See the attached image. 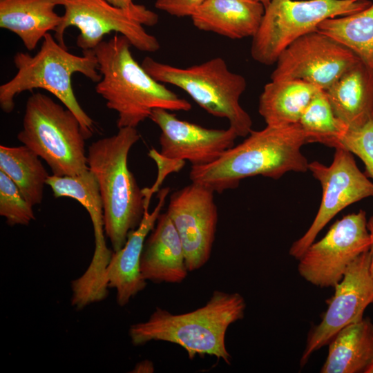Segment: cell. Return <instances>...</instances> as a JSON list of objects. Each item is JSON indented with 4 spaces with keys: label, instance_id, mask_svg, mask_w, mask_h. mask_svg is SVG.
Instances as JSON below:
<instances>
[{
    "label": "cell",
    "instance_id": "obj_23",
    "mask_svg": "<svg viewBox=\"0 0 373 373\" xmlns=\"http://www.w3.org/2000/svg\"><path fill=\"white\" fill-rule=\"evenodd\" d=\"M46 184L55 198L68 197L77 200L90 217L97 252L108 249L104 236V220L102 200L97 179L93 173L87 170L73 176L49 175Z\"/></svg>",
    "mask_w": 373,
    "mask_h": 373
},
{
    "label": "cell",
    "instance_id": "obj_10",
    "mask_svg": "<svg viewBox=\"0 0 373 373\" xmlns=\"http://www.w3.org/2000/svg\"><path fill=\"white\" fill-rule=\"evenodd\" d=\"M372 238L366 213L360 210L335 222L326 235L313 242L298 259V271L318 287H334L348 266L369 251Z\"/></svg>",
    "mask_w": 373,
    "mask_h": 373
},
{
    "label": "cell",
    "instance_id": "obj_27",
    "mask_svg": "<svg viewBox=\"0 0 373 373\" xmlns=\"http://www.w3.org/2000/svg\"><path fill=\"white\" fill-rule=\"evenodd\" d=\"M32 205L12 180L0 171V215L9 226L28 225L35 219Z\"/></svg>",
    "mask_w": 373,
    "mask_h": 373
},
{
    "label": "cell",
    "instance_id": "obj_13",
    "mask_svg": "<svg viewBox=\"0 0 373 373\" xmlns=\"http://www.w3.org/2000/svg\"><path fill=\"white\" fill-rule=\"evenodd\" d=\"M328 307L321 322L309 332L300 358L304 366L315 351L328 345L345 327L361 321L368 305L373 303V277L370 272V254L365 252L347 268L342 280L334 286Z\"/></svg>",
    "mask_w": 373,
    "mask_h": 373
},
{
    "label": "cell",
    "instance_id": "obj_14",
    "mask_svg": "<svg viewBox=\"0 0 373 373\" xmlns=\"http://www.w3.org/2000/svg\"><path fill=\"white\" fill-rule=\"evenodd\" d=\"M174 224L184 249L189 271L209 260L218 219L214 192L192 182L173 192L166 211Z\"/></svg>",
    "mask_w": 373,
    "mask_h": 373
},
{
    "label": "cell",
    "instance_id": "obj_29",
    "mask_svg": "<svg viewBox=\"0 0 373 373\" xmlns=\"http://www.w3.org/2000/svg\"><path fill=\"white\" fill-rule=\"evenodd\" d=\"M205 0H156L157 9L178 17H191Z\"/></svg>",
    "mask_w": 373,
    "mask_h": 373
},
{
    "label": "cell",
    "instance_id": "obj_16",
    "mask_svg": "<svg viewBox=\"0 0 373 373\" xmlns=\"http://www.w3.org/2000/svg\"><path fill=\"white\" fill-rule=\"evenodd\" d=\"M169 187L159 191L158 202L153 211L149 212L151 199L144 198L145 209L140 225L128 236L124 246L113 251L105 274L108 288L116 289V300L121 306L126 305L130 300L146 286L141 274L140 260L145 240L153 229L161 210L169 193Z\"/></svg>",
    "mask_w": 373,
    "mask_h": 373
},
{
    "label": "cell",
    "instance_id": "obj_17",
    "mask_svg": "<svg viewBox=\"0 0 373 373\" xmlns=\"http://www.w3.org/2000/svg\"><path fill=\"white\" fill-rule=\"evenodd\" d=\"M140 270L145 280L156 283H180L188 275L182 241L166 212L145 240Z\"/></svg>",
    "mask_w": 373,
    "mask_h": 373
},
{
    "label": "cell",
    "instance_id": "obj_25",
    "mask_svg": "<svg viewBox=\"0 0 373 373\" xmlns=\"http://www.w3.org/2000/svg\"><path fill=\"white\" fill-rule=\"evenodd\" d=\"M318 30L350 49L373 70V2L355 13L324 20Z\"/></svg>",
    "mask_w": 373,
    "mask_h": 373
},
{
    "label": "cell",
    "instance_id": "obj_12",
    "mask_svg": "<svg viewBox=\"0 0 373 373\" xmlns=\"http://www.w3.org/2000/svg\"><path fill=\"white\" fill-rule=\"evenodd\" d=\"M359 61L350 49L316 30L282 52L270 79L301 80L325 90Z\"/></svg>",
    "mask_w": 373,
    "mask_h": 373
},
{
    "label": "cell",
    "instance_id": "obj_22",
    "mask_svg": "<svg viewBox=\"0 0 373 373\" xmlns=\"http://www.w3.org/2000/svg\"><path fill=\"white\" fill-rule=\"evenodd\" d=\"M321 373L364 372L373 361V323L369 318L340 330L329 343Z\"/></svg>",
    "mask_w": 373,
    "mask_h": 373
},
{
    "label": "cell",
    "instance_id": "obj_24",
    "mask_svg": "<svg viewBox=\"0 0 373 373\" xmlns=\"http://www.w3.org/2000/svg\"><path fill=\"white\" fill-rule=\"evenodd\" d=\"M40 157L26 146H0V171L17 185L32 206L41 203L49 176Z\"/></svg>",
    "mask_w": 373,
    "mask_h": 373
},
{
    "label": "cell",
    "instance_id": "obj_7",
    "mask_svg": "<svg viewBox=\"0 0 373 373\" xmlns=\"http://www.w3.org/2000/svg\"><path fill=\"white\" fill-rule=\"evenodd\" d=\"M17 139L48 164L52 175L73 176L89 169L78 119L44 93L28 99Z\"/></svg>",
    "mask_w": 373,
    "mask_h": 373
},
{
    "label": "cell",
    "instance_id": "obj_35",
    "mask_svg": "<svg viewBox=\"0 0 373 373\" xmlns=\"http://www.w3.org/2000/svg\"><path fill=\"white\" fill-rule=\"evenodd\" d=\"M257 1L261 3L265 8L270 3L271 0H256Z\"/></svg>",
    "mask_w": 373,
    "mask_h": 373
},
{
    "label": "cell",
    "instance_id": "obj_34",
    "mask_svg": "<svg viewBox=\"0 0 373 373\" xmlns=\"http://www.w3.org/2000/svg\"><path fill=\"white\" fill-rule=\"evenodd\" d=\"M365 373H373V361L368 365L364 372Z\"/></svg>",
    "mask_w": 373,
    "mask_h": 373
},
{
    "label": "cell",
    "instance_id": "obj_2",
    "mask_svg": "<svg viewBox=\"0 0 373 373\" xmlns=\"http://www.w3.org/2000/svg\"><path fill=\"white\" fill-rule=\"evenodd\" d=\"M132 46L116 33L94 49L101 74L95 91L117 113V126L136 128L155 108L189 111L191 104L153 78L134 59Z\"/></svg>",
    "mask_w": 373,
    "mask_h": 373
},
{
    "label": "cell",
    "instance_id": "obj_26",
    "mask_svg": "<svg viewBox=\"0 0 373 373\" xmlns=\"http://www.w3.org/2000/svg\"><path fill=\"white\" fill-rule=\"evenodd\" d=\"M306 143L317 142L332 148L341 146L347 126L334 115L324 90H320L307 105L298 123Z\"/></svg>",
    "mask_w": 373,
    "mask_h": 373
},
{
    "label": "cell",
    "instance_id": "obj_31",
    "mask_svg": "<svg viewBox=\"0 0 373 373\" xmlns=\"http://www.w3.org/2000/svg\"><path fill=\"white\" fill-rule=\"evenodd\" d=\"M154 365L153 363L149 360L142 361L135 365L134 369L131 372H153Z\"/></svg>",
    "mask_w": 373,
    "mask_h": 373
},
{
    "label": "cell",
    "instance_id": "obj_20",
    "mask_svg": "<svg viewBox=\"0 0 373 373\" xmlns=\"http://www.w3.org/2000/svg\"><path fill=\"white\" fill-rule=\"evenodd\" d=\"M57 6L59 0H0V27L17 35L32 50L61 23Z\"/></svg>",
    "mask_w": 373,
    "mask_h": 373
},
{
    "label": "cell",
    "instance_id": "obj_28",
    "mask_svg": "<svg viewBox=\"0 0 373 373\" xmlns=\"http://www.w3.org/2000/svg\"><path fill=\"white\" fill-rule=\"evenodd\" d=\"M341 146L361 160L365 174L373 180V119L361 127L348 129L341 139Z\"/></svg>",
    "mask_w": 373,
    "mask_h": 373
},
{
    "label": "cell",
    "instance_id": "obj_6",
    "mask_svg": "<svg viewBox=\"0 0 373 373\" xmlns=\"http://www.w3.org/2000/svg\"><path fill=\"white\" fill-rule=\"evenodd\" d=\"M141 64L157 82L178 87L208 113L227 119L238 137H247L252 131L251 118L240 104L247 81L242 75L231 72L222 57L186 68L150 57H146Z\"/></svg>",
    "mask_w": 373,
    "mask_h": 373
},
{
    "label": "cell",
    "instance_id": "obj_15",
    "mask_svg": "<svg viewBox=\"0 0 373 373\" xmlns=\"http://www.w3.org/2000/svg\"><path fill=\"white\" fill-rule=\"evenodd\" d=\"M151 119L161 130L160 153L166 158L185 161L191 166L209 164L234 146L238 135L227 129L207 128L180 119L164 108L152 111Z\"/></svg>",
    "mask_w": 373,
    "mask_h": 373
},
{
    "label": "cell",
    "instance_id": "obj_32",
    "mask_svg": "<svg viewBox=\"0 0 373 373\" xmlns=\"http://www.w3.org/2000/svg\"><path fill=\"white\" fill-rule=\"evenodd\" d=\"M367 228H368V230H369V232L370 233L371 238H372V243H371L369 252L370 254V272L373 277V216H372L369 219V220H367Z\"/></svg>",
    "mask_w": 373,
    "mask_h": 373
},
{
    "label": "cell",
    "instance_id": "obj_19",
    "mask_svg": "<svg viewBox=\"0 0 373 373\" xmlns=\"http://www.w3.org/2000/svg\"><path fill=\"white\" fill-rule=\"evenodd\" d=\"M264 12L256 0H205L191 18L198 30L240 39L255 35Z\"/></svg>",
    "mask_w": 373,
    "mask_h": 373
},
{
    "label": "cell",
    "instance_id": "obj_3",
    "mask_svg": "<svg viewBox=\"0 0 373 373\" xmlns=\"http://www.w3.org/2000/svg\"><path fill=\"white\" fill-rule=\"evenodd\" d=\"M245 308L240 294L215 290L204 306L188 313L173 314L156 307L147 321L131 325L128 334L135 346L151 341H166L182 347L191 360L196 355H209L230 365L227 330L243 318Z\"/></svg>",
    "mask_w": 373,
    "mask_h": 373
},
{
    "label": "cell",
    "instance_id": "obj_1",
    "mask_svg": "<svg viewBox=\"0 0 373 373\" xmlns=\"http://www.w3.org/2000/svg\"><path fill=\"white\" fill-rule=\"evenodd\" d=\"M306 144L298 124L251 131L240 144L226 150L214 161L191 166L192 182L214 193L238 187L249 177L277 180L289 171L305 172L309 162L301 152Z\"/></svg>",
    "mask_w": 373,
    "mask_h": 373
},
{
    "label": "cell",
    "instance_id": "obj_30",
    "mask_svg": "<svg viewBox=\"0 0 373 373\" xmlns=\"http://www.w3.org/2000/svg\"><path fill=\"white\" fill-rule=\"evenodd\" d=\"M149 155L155 162L158 169L157 178L154 184L151 188H144L149 193L153 195L154 192L158 191V187L169 173L181 170L184 164V161L166 158L155 149H151L149 151Z\"/></svg>",
    "mask_w": 373,
    "mask_h": 373
},
{
    "label": "cell",
    "instance_id": "obj_8",
    "mask_svg": "<svg viewBox=\"0 0 373 373\" xmlns=\"http://www.w3.org/2000/svg\"><path fill=\"white\" fill-rule=\"evenodd\" d=\"M59 6L64 7V13L55 38L64 47V32L74 26L79 30L76 43L82 50H93L111 32L126 37L139 50L155 52L160 48L157 39L144 27L156 25L159 17L144 5L134 3L124 8L104 0H59Z\"/></svg>",
    "mask_w": 373,
    "mask_h": 373
},
{
    "label": "cell",
    "instance_id": "obj_21",
    "mask_svg": "<svg viewBox=\"0 0 373 373\" xmlns=\"http://www.w3.org/2000/svg\"><path fill=\"white\" fill-rule=\"evenodd\" d=\"M321 88L296 79H271L259 97L258 113L267 126L298 124L300 116Z\"/></svg>",
    "mask_w": 373,
    "mask_h": 373
},
{
    "label": "cell",
    "instance_id": "obj_11",
    "mask_svg": "<svg viewBox=\"0 0 373 373\" xmlns=\"http://www.w3.org/2000/svg\"><path fill=\"white\" fill-rule=\"evenodd\" d=\"M308 170L321 184L322 200L309 228L289 249V255L298 260L337 213L352 204L373 197V182L358 168L353 154L342 146L335 149L329 166L314 161L309 163Z\"/></svg>",
    "mask_w": 373,
    "mask_h": 373
},
{
    "label": "cell",
    "instance_id": "obj_18",
    "mask_svg": "<svg viewBox=\"0 0 373 373\" xmlns=\"http://www.w3.org/2000/svg\"><path fill=\"white\" fill-rule=\"evenodd\" d=\"M324 91L334 115L347 130L373 119V70L361 61Z\"/></svg>",
    "mask_w": 373,
    "mask_h": 373
},
{
    "label": "cell",
    "instance_id": "obj_33",
    "mask_svg": "<svg viewBox=\"0 0 373 373\" xmlns=\"http://www.w3.org/2000/svg\"><path fill=\"white\" fill-rule=\"evenodd\" d=\"M118 8H128L134 3L133 0H104Z\"/></svg>",
    "mask_w": 373,
    "mask_h": 373
},
{
    "label": "cell",
    "instance_id": "obj_4",
    "mask_svg": "<svg viewBox=\"0 0 373 373\" xmlns=\"http://www.w3.org/2000/svg\"><path fill=\"white\" fill-rule=\"evenodd\" d=\"M82 56L72 54L48 32L39 51L31 55L17 52L13 63L17 72L0 86V107L6 113L15 108V99L20 93L41 88L56 97L78 119L86 139L95 132L93 119L79 105L72 86V76L81 73L97 83L101 79L93 50H82Z\"/></svg>",
    "mask_w": 373,
    "mask_h": 373
},
{
    "label": "cell",
    "instance_id": "obj_9",
    "mask_svg": "<svg viewBox=\"0 0 373 373\" xmlns=\"http://www.w3.org/2000/svg\"><path fill=\"white\" fill-rule=\"evenodd\" d=\"M369 0H271L252 37L251 55L266 66L300 37L318 30L329 18L349 15L367 8Z\"/></svg>",
    "mask_w": 373,
    "mask_h": 373
},
{
    "label": "cell",
    "instance_id": "obj_5",
    "mask_svg": "<svg viewBox=\"0 0 373 373\" xmlns=\"http://www.w3.org/2000/svg\"><path fill=\"white\" fill-rule=\"evenodd\" d=\"M140 137L136 128H120L115 135L93 142L88 150V165L98 182L105 233L113 251L124 246L144 216V195L127 163Z\"/></svg>",
    "mask_w": 373,
    "mask_h": 373
}]
</instances>
